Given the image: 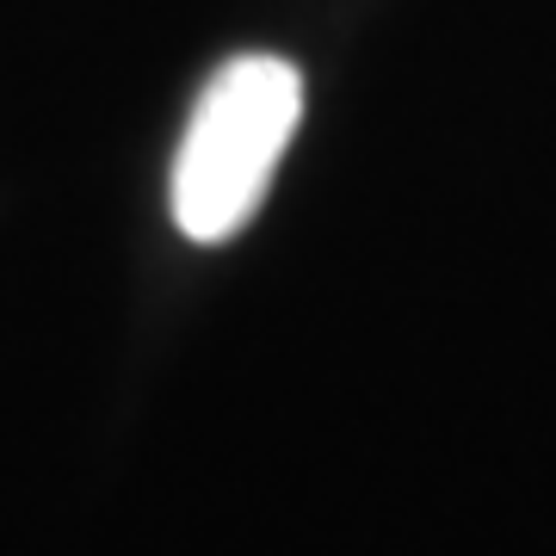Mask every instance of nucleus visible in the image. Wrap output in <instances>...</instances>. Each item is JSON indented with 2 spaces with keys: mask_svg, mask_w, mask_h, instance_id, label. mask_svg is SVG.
<instances>
[{
  "mask_svg": "<svg viewBox=\"0 0 556 556\" xmlns=\"http://www.w3.org/2000/svg\"><path fill=\"white\" fill-rule=\"evenodd\" d=\"M303 118V75L285 56H236L204 80L174 155V223L192 241H229L248 229L273 186L285 142Z\"/></svg>",
  "mask_w": 556,
  "mask_h": 556,
  "instance_id": "obj_1",
  "label": "nucleus"
}]
</instances>
